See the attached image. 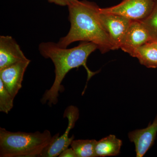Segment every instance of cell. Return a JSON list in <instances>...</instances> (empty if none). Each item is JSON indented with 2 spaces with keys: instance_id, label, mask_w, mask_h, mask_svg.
<instances>
[{
  "instance_id": "1",
  "label": "cell",
  "mask_w": 157,
  "mask_h": 157,
  "mask_svg": "<svg viewBox=\"0 0 157 157\" xmlns=\"http://www.w3.org/2000/svg\"><path fill=\"white\" fill-rule=\"evenodd\" d=\"M98 49L94 43L82 42L76 47L67 48L59 47L52 42H42L39 45V51L42 56L50 59L55 66V78L53 84L46 90L41 99L43 104L48 103L49 106L58 102L59 92L63 88L62 82L67 73L72 69L83 66L87 73V80L97 72H92L88 67L86 62L90 55Z\"/></svg>"
},
{
  "instance_id": "2",
  "label": "cell",
  "mask_w": 157,
  "mask_h": 157,
  "mask_svg": "<svg viewBox=\"0 0 157 157\" xmlns=\"http://www.w3.org/2000/svg\"><path fill=\"white\" fill-rule=\"evenodd\" d=\"M70 31L57 43L61 48H67L77 41L94 43L102 53L113 50L109 36L99 17L100 8L87 1L76 2L68 6Z\"/></svg>"
},
{
  "instance_id": "3",
  "label": "cell",
  "mask_w": 157,
  "mask_h": 157,
  "mask_svg": "<svg viewBox=\"0 0 157 157\" xmlns=\"http://www.w3.org/2000/svg\"><path fill=\"white\" fill-rule=\"evenodd\" d=\"M59 136L50 131L11 132L0 128V157H36Z\"/></svg>"
},
{
  "instance_id": "4",
  "label": "cell",
  "mask_w": 157,
  "mask_h": 157,
  "mask_svg": "<svg viewBox=\"0 0 157 157\" xmlns=\"http://www.w3.org/2000/svg\"><path fill=\"white\" fill-rule=\"evenodd\" d=\"M155 2V0H124L116 6L100 8V10L121 15L132 21H141L151 13Z\"/></svg>"
},
{
  "instance_id": "5",
  "label": "cell",
  "mask_w": 157,
  "mask_h": 157,
  "mask_svg": "<svg viewBox=\"0 0 157 157\" xmlns=\"http://www.w3.org/2000/svg\"><path fill=\"white\" fill-rule=\"evenodd\" d=\"M99 14L101 22L112 43L113 50L119 49L132 21L118 14L101 12L100 9Z\"/></svg>"
},
{
  "instance_id": "6",
  "label": "cell",
  "mask_w": 157,
  "mask_h": 157,
  "mask_svg": "<svg viewBox=\"0 0 157 157\" xmlns=\"http://www.w3.org/2000/svg\"><path fill=\"white\" fill-rule=\"evenodd\" d=\"M64 117L67 118L68 121V127L65 133L59 136L50 145H48L40 155V157H56L68 148L74 140V136L69 137L70 130L75 126L76 121L79 117V111L77 107L73 106H69L65 109Z\"/></svg>"
},
{
  "instance_id": "7",
  "label": "cell",
  "mask_w": 157,
  "mask_h": 157,
  "mask_svg": "<svg viewBox=\"0 0 157 157\" xmlns=\"http://www.w3.org/2000/svg\"><path fill=\"white\" fill-rule=\"evenodd\" d=\"M30 62L28 59L19 62L0 70V79L14 98L22 87L25 73Z\"/></svg>"
},
{
  "instance_id": "8",
  "label": "cell",
  "mask_w": 157,
  "mask_h": 157,
  "mask_svg": "<svg viewBox=\"0 0 157 157\" xmlns=\"http://www.w3.org/2000/svg\"><path fill=\"white\" fill-rule=\"evenodd\" d=\"M151 42V37L141 22L132 21L126 33L120 48L130 55L135 48Z\"/></svg>"
},
{
  "instance_id": "9",
  "label": "cell",
  "mask_w": 157,
  "mask_h": 157,
  "mask_svg": "<svg viewBox=\"0 0 157 157\" xmlns=\"http://www.w3.org/2000/svg\"><path fill=\"white\" fill-rule=\"evenodd\" d=\"M157 134V115L152 123L145 128L129 132V140L135 145L136 157H142L152 146Z\"/></svg>"
},
{
  "instance_id": "10",
  "label": "cell",
  "mask_w": 157,
  "mask_h": 157,
  "mask_svg": "<svg viewBox=\"0 0 157 157\" xmlns=\"http://www.w3.org/2000/svg\"><path fill=\"white\" fill-rule=\"evenodd\" d=\"M28 59L12 37L0 36V70Z\"/></svg>"
},
{
  "instance_id": "11",
  "label": "cell",
  "mask_w": 157,
  "mask_h": 157,
  "mask_svg": "<svg viewBox=\"0 0 157 157\" xmlns=\"http://www.w3.org/2000/svg\"><path fill=\"white\" fill-rule=\"evenodd\" d=\"M122 141L114 135H110L97 141L96 157L114 156L119 154Z\"/></svg>"
},
{
  "instance_id": "12",
  "label": "cell",
  "mask_w": 157,
  "mask_h": 157,
  "mask_svg": "<svg viewBox=\"0 0 157 157\" xmlns=\"http://www.w3.org/2000/svg\"><path fill=\"white\" fill-rule=\"evenodd\" d=\"M130 55L138 59L146 67L157 68V49L149 43L135 48Z\"/></svg>"
},
{
  "instance_id": "13",
  "label": "cell",
  "mask_w": 157,
  "mask_h": 157,
  "mask_svg": "<svg viewBox=\"0 0 157 157\" xmlns=\"http://www.w3.org/2000/svg\"><path fill=\"white\" fill-rule=\"evenodd\" d=\"M96 142L94 139L73 140L70 146L74 150L76 157H96Z\"/></svg>"
},
{
  "instance_id": "14",
  "label": "cell",
  "mask_w": 157,
  "mask_h": 157,
  "mask_svg": "<svg viewBox=\"0 0 157 157\" xmlns=\"http://www.w3.org/2000/svg\"><path fill=\"white\" fill-rule=\"evenodd\" d=\"M140 21L149 34L151 38V42L157 41V1H155L154 6L148 16Z\"/></svg>"
},
{
  "instance_id": "15",
  "label": "cell",
  "mask_w": 157,
  "mask_h": 157,
  "mask_svg": "<svg viewBox=\"0 0 157 157\" xmlns=\"http://www.w3.org/2000/svg\"><path fill=\"white\" fill-rule=\"evenodd\" d=\"M14 98L0 79V111L6 114L9 113L14 106Z\"/></svg>"
},
{
  "instance_id": "16",
  "label": "cell",
  "mask_w": 157,
  "mask_h": 157,
  "mask_svg": "<svg viewBox=\"0 0 157 157\" xmlns=\"http://www.w3.org/2000/svg\"><path fill=\"white\" fill-rule=\"evenodd\" d=\"M50 3H54L60 6H69L76 2L77 0H48Z\"/></svg>"
},
{
  "instance_id": "17",
  "label": "cell",
  "mask_w": 157,
  "mask_h": 157,
  "mask_svg": "<svg viewBox=\"0 0 157 157\" xmlns=\"http://www.w3.org/2000/svg\"><path fill=\"white\" fill-rule=\"evenodd\" d=\"M58 157H76V153L72 147L67 148L62 152Z\"/></svg>"
},
{
  "instance_id": "18",
  "label": "cell",
  "mask_w": 157,
  "mask_h": 157,
  "mask_svg": "<svg viewBox=\"0 0 157 157\" xmlns=\"http://www.w3.org/2000/svg\"><path fill=\"white\" fill-rule=\"evenodd\" d=\"M149 43V44H150V45H151L152 47H153L154 48L157 49V41L150 42Z\"/></svg>"
},
{
  "instance_id": "19",
  "label": "cell",
  "mask_w": 157,
  "mask_h": 157,
  "mask_svg": "<svg viewBox=\"0 0 157 157\" xmlns=\"http://www.w3.org/2000/svg\"><path fill=\"white\" fill-rule=\"evenodd\" d=\"M155 1H157V0H155Z\"/></svg>"
}]
</instances>
